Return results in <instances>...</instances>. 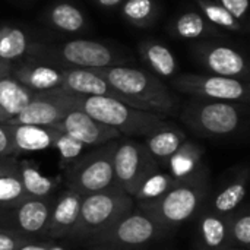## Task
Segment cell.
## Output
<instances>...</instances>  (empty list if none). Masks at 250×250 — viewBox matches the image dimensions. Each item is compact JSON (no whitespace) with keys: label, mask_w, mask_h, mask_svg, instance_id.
Listing matches in <instances>:
<instances>
[{"label":"cell","mask_w":250,"mask_h":250,"mask_svg":"<svg viewBox=\"0 0 250 250\" xmlns=\"http://www.w3.org/2000/svg\"><path fill=\"white\" fill-rule=\"evenodd\" d=\"M25 198L18 173L0 176V212L16 207Z\"/></svg>","instance_id":"cell-33"},{"label":"cell","mask_w":250,"mask_h":250,"mask_svg":"<svg viewBox=\"0 0 250 250\" xmlns=\"http://www.w3.org/2000/svg\"><path fill=\"white\" fill-rule=\"evenodd\" d=\"M163 234L166 231L149 215L133 209L89 242L105 249L129 250L149 245Z\"/></svg>","instance_id":"cell-7"},{"label":"cell","mask_w":250,"mask_h":250,"mask_svg":"<svg viewBox=\"0 0 250 250\" xmlns=\"http://www.w3.org/2000/svg\"><path fill=\"white\" fill-rule=\"evenodd\" d=\"M198 234L204 250H217L229 246V217L202 207L198 214Z\"/></svg>","instance_id":"cell-20"},{"label":"cell","mask_w":250,"mask_h":250,"mask_svg":"<svg viewBox=\"0 0 250 250\" xmlns=\"http://www.w3.org/2000/svg\"><path fill=\"white\" fill-rule=\"evenodd\" d=\"M53 127L67 133L83 146H98L122 138L117 130L100 123L79 108L67 113L60 122L53 125Z\"/></svg>","instance_id":"cell-14"},{"label":"cell","mask_w":250,"mask_h":250,"mask_svg":"<svg viewBox=\"0 0 250 250\" xmlns=\"http://www.w3.org/2000/svg\"><path fill=\"white\" fill-rule=\"evenodd\" d=\"M7 129H9L15 157L19 154L53 148L54 139L59 132L53 126H34V125H7Z\"/></svg>","instance_id":"cell-17"},{"label":"cell","mask_w":250,"mask_h":250,"mask_svg":"<svg viewBox=\"0 0 250 250\" xmlns=\"http://www.w3.org/2000/svg\"><path fill=\"white\" fill-rule=\"evenodd\" d=\"M82 195L66 188L59 193V196L51 204V211L47 223L45 237L48 239H67L70 231L75 229L81 204H82Z\"/></svg>","instance_id":"cell-15"},{"label":"cell","mask_w":250,"mask_h":250,"mask_svg":"<svg viewBox=\"0 0 250 250\" xmlns=\"http://www.w3.org/2000/svg\"><path fill=\"white\" fill-rule=\"evenodd\" d=\"M101 7H105V9H114L117 6H120L125 0H95Z\"/></svg>","instance_id":"cell-41"},{"label":"cell","mask_w":250,"mask_h":250,"mask_svg":"<svg viewBox=\"0 0 250 250\" xmlns=\"http://www.w3.org/2000/svg\"><path fill=\"white\" fill-rule=\"evenodd\" d=\"M120 12L129 23L145 28L154 23L158 16V6L155 0H125Z\"/></svg>","instance_id":"cell-32"},{"label":"cell","mask_w":250,"mask_h":250,"mask_svg":"<svg viewBox=\"0 0 250 250\" xmlns=\"http://www.w3.org/2000/svg\"><path fill=\"white\" fill-rule=\"evenodd\" d=\"M26 242L29 240H25L7 230L0 229V250H18Z\"/></svg>","instance_id":"cell-36"},{"label":"cell","mask_w":250,"mask_h":250,"mask_svg":"<svg viewBox=\"0 0 250 250\" xmlns=\"http://www.w3.org/2000/svg\"><path fill=\"white\" fill-rule=\"evenodd\" d=\"M34 91L19 83L15 78L0 79V123L16 117L32 100Z\"/></svg>","instance_id":"cell-22"},{"label":"cell","mask_w":250,"mask_h":250,"mask_svg":"<svg viewBox=\"0 0 250 250\" xmlns=\"http://www.w3.org/2000/svg\"><path fill=\"white\" fill-rule=\"evenodd\" d=\"M174 34L183 40H199L205 37H217L221 35V31L211 25L202 13L189 10L177 16L173 23Z\"/></svg>","instance_id":"cell-27"},{"label":"cell","mask_w":250,"mask_h":250,"mask_svg":"<svg viewBox=\"0 0 250 250\" xmlns=\"http://www.w3.org/2000/svg\"><path fill=\"white\" fill-rule=\"evenodd\" d=\"M62 89L83 97H107L122 101L129 105L127 100L117 92L103 76L88 69L63 67V83Z\"/></svg>","instance_id":"cell-16"},{"label":"cell","mask_w":250,"mask_h":250,"mask_svg":"<svg viewBox=\"0 0 250 250\" xmlns=\"http://www.w3.org/2000/svg\"><path fill=\"white\" fill-rule=\"evenodd\" d=\"M29 51V40L26 34L15 26H0V59L13 62Z\"/></svg>","instance_id":"cell-29"},{"label":"cell","mask_w":250,"mask_h":250,"mask_svg":"<svg viewBox=\"0 0 250 250\" xmlns=\"http://www.w3.org/2000/svg\"><path fill=\"white\" fill-rule=\"evenodd\" d=\"M135 209V201L119 186L82 198L79 218L67 239L92 240L117 220Z\"/></svg>","instance_id":"cell-3"},{"label":"cell","mask_w":250,"mask_h":250,"mask_svg":"<svg viewBox=\"0 0 250 250\" xmlns=\"http://www.w3.org/2000/svg\"><path fill=\"white\" fill-rule=\"evenodd\" d=\"M116 141L98 145V148L81 155L64 168L66 188L86 196L114 186L113 157Z\"/></svg>","instance_id":"cell-6"},{"label":"cell","mask_w":250,"mask_h":250,"mask_svg":"<svg viewBox=\"0 0 250 250\" xmlns=\"http://www.w3.org/2000/svg\"><path fill=\"white\" fill-rule=\"evenodd\" d=\"M202 16L215 28L233 31V32H242L243 25L240 21H237L226 7H223L220 3L212 0H195Z\"/></svg>","instance_id":"cell-31"},{"label":"cell","mask_w":250,"mask_h":250,"mask_svg":"<svg viewBox=\"0 0 250 250\" xmlns=\"http://www.w3.org/2000/svg\"><path fill=\"white\" fill-rule=\"evenodd\" d=\"M47 21L57 31L67 34L81 32L86 25V19L82 10L67 1L53 4L47 12Z\"/></svg>","instance_id":"cell-26"},{"label":"cell","mask_w":250,"mask_h":250,"mask_svg":"<svg viewBox=\"0 0 250 250\" xmlns=\"http://www.w3.org/2000/svg\"><path fill=\"white\" fill-rule=\"evenodd\" d=\"M76 108L100 123L113 127L122 136H146L166 123L164 116L133 108L122 101L107 97L75 95Z\"/></svg>","instance_id":"cell-4"},{"label":"cell","mask_w":250,"mask_h":250,"mask_svg":"<svg viewBox=\"0 0 250 250\" xmlns=\"http://www.w3.org/2000/svg\"><path fill=\"white\" fill-rule=\"evenodd\" d=\"M18 173V160L15 157H0V176Z\"/></svg>","instance_id":"cell-38"},{"label":"cell","mask_w":250,"mask_h":250,"mask_svg":"<svg viewBox=\"0 0 250 250\" xmlns=\"http://www.w3.org/2000/svg\"><path fill=\"white\" fill-rule=\"evenodd\" d=\"M229 246L250 250V212L248 205H240L229 215Z\"/></svg>","instance_id":"cell-30"},{"label":"cell","mask_w":250,"mask_h":250,"mask_svg":"<svg viewBox=\"0 0 250 250\" xmlns=\"http://www.w3.org/2000/svg\"><path fill=\"white\" fill-rule=\"evenodd\" d=\"M51 250H66L64 248H60V246H56V245H53V249Z\"/></svg>","instance_id":"cell-43"},{"label":"cell","mask_w":250,"mask_h":250,"mask_svg":"<svg viewBox=\"0 0 250 250\" xmlns=\"http://www.w3.org/2000/svg\"><path fill=\"white\" fill-rule=\"evenodd\" d=\"M53 59L73 69H104L119 66L127 59L120 57L111 47L92 40H72L53 51Z\"/></svg>","instance_id":"cell-12"},{"label":"cell","mask_w":250,"mask_h":250,"mask_svg":"<svg viewBox=\"0 0 250 250\" xmlns=\"http://www.w3.org/2000/svg\"><path fill=\"white\" fill-rule=\"evenodd\" d=\"M217 250H240V249L233 248V246H224V248H221V249H217Z\"/></svg>","instance_id":"cell-42"},{"label":"cell","mask_w":250,"mask_h":250,"mask_svg":"<svg viewBox=\"0 0 250 250\" xmlns=\"http://www.w3.org/2000/svg\"><path fill=\"white\" fill-rule=\"evenodd\" d=\"M139 54L144 63L158 76L161 78H171L179 66L174 54L171 50L160 41L146 40L142 41L139 45Z\"/></svg>","instance_id":"cell-24"},{"label":"cell","mask_w":250,"mask_h":250,"mask_svg":"<svg viewBox=\"0 0 250 250\" xmlns=\"http://www.w3.org/2000/svg\"><path fill=\"white\" fill-rule=\"evenodd\" d=\"M114 183L133 198L141 183L160 166L146 151L144 142L129 138H119L113 157Z\"/></svg>","instance_id":"cell-8"},{"label":"cell","mask_w":250,"mask_h":250,"mask_svg":"<svg viewBox=\"0 0 250 250\" xmlns=\"http://www.w3.org/2000/svg\"><path fill=\"white\" fill-rule=\"evenodd\" d=\"M180 119L199 136L224 138L239 130L243 108L236 103L195 98L183 107Z\"/></svg>","instance_id":"cell-5"},{"label":"cell","mask_w":250,"mask_h":250,"mask_svg":"<svg viewBox=\"0 0 250 250\" xmlns=\"http://www.w3.org/2000/svg\"><path fill=\"white\" fill-rule=\"evenodd\" d=\"M76 110L75 94L62 88L34 92L28 105L7 125H34V126H53L60 122L67 113Z\"/></svg>","instance_id":"cell-11"},{"label":"cell","mask_w":250,"mask_h":250,"mask_svg":"<svg viewBox=\"0 0 250 250\" xmlns=\"http://www.w3.org/2000/svg\"><path fill=\"white\" fill-rule=\"evenodd\" d=\"M51 204V198L40 199L26 196L16 207L0 212V229L29 242L45 237Z\"/></svg>","instance_id":"cell-10"},{"label":"cell","mask_w":250,"mask_h":250,"mask_svg":"<svg viewBox=\"0 0 250 250\" xmlns=\"http://www.w3.org/2000/svg\"><path fill=\"white\" fill-rule=\"evenodd\" d=\"M179 180H176L168 171H163L161 168L149 174L138 188L136 193L133 195V201L136 204L149 202L154 201L164 193H167L173 186L177 185Z\"/></svg>","instance_id":"cell-28"},{"label":"cell","mask_w":250,"mask_h":250,"mask_svg":"<svg viewBox=\"0 0 250 250\" xmlns=\"http://www.w3.org/2000/svg\"><path fill=\"white\" fill-rule=\"evenodd\" d=\"M186 141V133L173 123L166 122L163 126L145 136V148L158 166L167 167L168 160Z\"/></svg>","instance_id":"cell-18"},{"label":"cell","mask_w":250,"mask_h":250,"mask_svg":"<svg viewBox=\"0 0 250 250\" xmlns=\"http://www.w3.org/2000/svg\"><path fill=\"white\" fill-rule=\"evenodd\" d=\"M94 72L120 92L133 108L160 116H168L177 110L176 97L155 75L146 70L119 64Z\"/></svg>","instance_id":"cell-1"},{"label":"cell","mask_w":250,"mask_h":250,"mask_svg":"<svg viewBox=\"0 0 250 250\" xmlns=\"http://www.w3.org/2000/svg\"><path fill=\"white\" fill-rule=\"evenodd\" d=\"M12 67H13L12 62H7V60L0 59V79L10 76V73H12Z\"/></svg>","instance_id":"cell-40"},{"label":"cell","mask_w":250,"mask_h":250,"mask_svg":"<svg viewBox=\"0 0 250 250\" xmlns=\"http://www.w3.org/2000/svg\"><path fill=\"white\" fill-rule=\"evenodd\" d=\"M10 76L34 92L62 88L63 83V69L40 63H26L19 67H12Z\"/></svg>","instance_id":"cell-19"},{"label":"cell","mask_w":250,"mask_h":250,"mask_svg":"<svg viewBox=\"0 0 250 250\" xmlns=\"http://www.w3.org/2000/svg\"><path fill=\"white\" fill-rule=\"evenodd\" d=\"M53 243H38V242H26L18 250H51Z\"/></svg>","instance_id":"cell-39"},{"label":"cell","mask_w":250,"mask_h":250,"mask_svg":"<svg viewBox=\"0 0 250 250\" xmlns=\"http://www.w3.org/2000/svg\"><path fill=\"white\" fill-rule=\"evenodd\" d=\"M193 53L198 62L212 75L242 81L248 79L249 66L245 56L230 45L218 42H199Z\"/></svg>","instance_id":"cell-13"},{"label":"cell","mask_w":250,"mask_h":250,"mask_svg":"<svg viewBox=\"0 0 250 250\" xmlns=\"http://www.w3.org/2000/svg\"><path fill=\"white\" fill-rule=\"evenodd\" d=\"M204 154L205 149L199 144L186 139L168 160V173L176 180H188L190 177H195L196 174L204 171Z\"/></svg>","instance_id":"cell-21"},{"label":"cell","mask_w":250,"mask_h":250,"mask_svg":"<svg viewBox=\"0 0 250 250\" xmlns=\"http://www.w3.org/2000/svg\"><path fill=\"white\" fill-rule=\"evenodd\" d=\"M246 190H248V171L237 176L231 183L224 186L207 207L217 214L229 217L240 205H243Z\"/></svg>","instance_id":"cell-25"},{"label":"cell","mask_w":250,"mask_h":250,"mask_svg":"<svg viewBox=\"0 0 250 250\" xmlns=\"http://www.w3.org/2000/svg\"><path fill=\"white\" fill-rule=\"evenodd\" d=\"M18 176L28 198L48 199L53 196L60 183V179L44 176L32 163L26 160L18 161Z\"/></svg>","instance_id":"cell-23"},{"label":"cell","mask_w":250,"mask_h":250,"mask_svg":"<svg viewBox=\"0 0 250 250\" xmlns=\"http://www.w3.org/2000/svg\"><path fill=\"white\" fill-rule=\"evenodd\" d=\"M173 86L179 92L195 98H205L227 103H248L249 85L246 81L218 75L183 73L173 79Z\"/></svg>","instance_id":"cell-9"},{"label":"cell","mask_w":250,"mask_h":250,"mask_svg":"<svg viewBox=\"0 0 250 250\" xmlns=\"http://www.w3.org/2000/svg\"><path fill=\"white\" fill-rule=\"evenodd\" d=\"M0 157H15L6 123H0Z\"/></svg>","instance_id":"cell-37"},{"label":"cell","mask_w":250,"mask_h":250,"mask_svg":"<svg viewBox=\"0 0 250 250\" xmlns=\"http://www.w3.org/2000/svg\"><path fill=\"white\" fill-rule=\"evenodd\" d=\"M220 4L226 7L237 21L245 22L249 12V0H220Z\"/></svg>","instance_id":"cell-35"},{"label":"cell","mask_w":250,"mask_h":250,"mask_svg":"<svg viewBox=\"0 0 250 250\" xmlns=\"http://www.w3.org/2000/svg\"><path fill=\"white\" fill-rule=\"evenodd\" d=\"M53 148L57 149L60 155V164L63 168H67L75 160H78L82 155V151L86 148L72 136H69L64 132H57V136L54 139Z\"/></svg>","instance_id":"cell-34"},{"label":"cell","mask_w":250,"mask_h":250,"mask_svg":"<svg viewBox=\"0 0 250 250\" xmlns=\"http://www.w3.org/2000/svg\"><path fill=\"white\" fill-rule=\"evenodd\" d=\"M209 193L207 171L188 180H179L163 196L138 204V209L149 215L166 233L174 230L199 214Z\"/></svg>","instance_id":"cell-2"}]
</instances>
